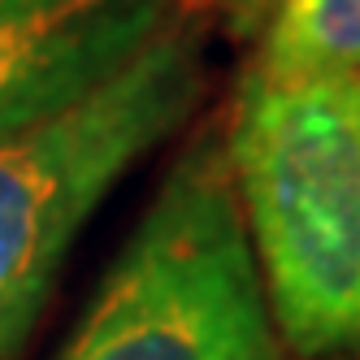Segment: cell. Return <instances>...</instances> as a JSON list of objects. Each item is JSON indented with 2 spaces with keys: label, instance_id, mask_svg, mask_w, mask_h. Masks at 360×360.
Segmentation results:
<instances>
[{
  "label": "cell",
  "instance_id": "cell-1",
  "mask_svg": "<svg viewBox=\"0 0 360 360\" xmlns=\"http://www.w3.org/2000/svg\"><path fill=\"white\" fill-rule=\"evenodd\" d=\"M221 139L282 343L360 360V79L248 70Z\"/></svg>",
  "mask_w": 360,
  "mask_h": 360
},
{
  "label": "cell",
  "instance_id": "cell-2",
  "mask_svg": "<svg viewBox=\"0 0 360 360\" xmlns=\"http://www.w3.org/2000/svg\"><path fill=\"white\" fill-rule=\"evenodd\" d=\"M57 360H287L221 135L169 165Z\"/></svg>",
  "mask_w": 360,
  "mask_h": 360
},
{
  "label": "cell",
  "instance_id": "cell-3",
  "mask_svg": "<svg viewBox=\"0 0 360 360\" xmlns=\"http://www.w3.org/2000/svg\"><path fill=\"white\" fill-rule=\"evenodd\" d=\"M209 91L195 22L178 18L70 113L0 139V360H18L91 213Z\"/></svg>",
  "mask_w": 360,
  "mask_h": 360
},
{
  "label": "cell",
  "instance_id": "cell-4",
  "mask_svg": "<svg viewBox=\"0 0 360 360\" xmlns=\"http://www.w3.org/2000/svg\"><path fill=\"white\" fill-rule=\"evenodd\" d=\"M178 18V0H0V139L83 105Z\"/></svg>",
  "mask_w": 360,
  "mask_h": 360
},
{
  "label": "cell",
  "instance_id": "cell-5",
  "mask_svg": "<svg viewBox=\"0 0 360 360\" xmlns=\"http://www.w3.org/2000/svg\"><path fill=\"white\" fill-rule=\"evenodd\" d=\"M252 74L360 79V0H274Z\"/></svg>",
  "mask_w": 360,
  "mask_h": 360
},
{
  "label": "cell",
  "instance_id": "cell-6",
  "mask_svg": "<svg viewBox=\"0 0 360 360\" xmlns=\"http://www.w3.org/2000/svg\"><path fill=\"white\" fill-rule=\"evenodd\" d=\"M339 360H352V356H339Z\"/></svg>",
  "mask_w": 360,
  "mask_h": 360
}]
</instances>
